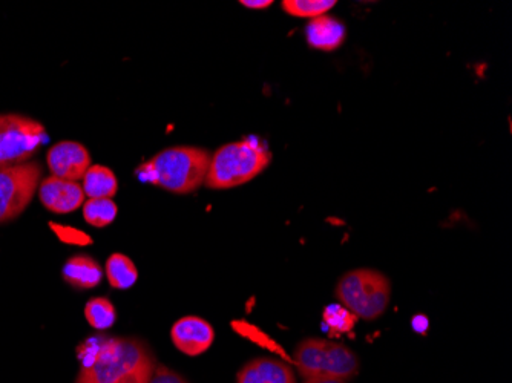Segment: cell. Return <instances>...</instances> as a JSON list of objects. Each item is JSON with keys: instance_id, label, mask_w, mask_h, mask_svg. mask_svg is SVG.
Instances as JSON below:
<instances>
[{"instance_id": "1", "label": "cell", "mask_w": 512, "mask_h": 383, "mask_svg": "<svg viewBox=\"0 0 512 383\" xmlns=\"http://www.w3.org/2000/svg\"><path fill=\"white\" fill-rule=\"evenodd\" d=\"M83 348L79 377L91 383H148L157 368L151 348L135 338H99Z\"/></svg>"}, {"instance_id": "2", "label": "cell", "mask_w": 512, "mask_h": 383, "mask_svg": "<svg viewBox=\"0 0 512 383\" xmlns=\"http://www.w3.org/2000/svg\"><path fill=\"white\" fill-rule=\"evenodd\" d=\"M211 155L206 149L194 146H175L158 152L138 167L143 181L168 190L172 194H192L206 181Z\"/></svg>"}, {"instance_id": "3", "label": "cell", "mask_w": 512, "mask_h": 383, "mask_svg": "<svg viewBox=\"0 0 512 383\" xmlns=\"http://www.w3.org/2000/svg\"><path fill=\"white\" fill-rule=\"evenodd\" d=\"M270 161L272 154L260 140L234 141L212 155L204 184L214 190L243 186L263 174Z\"/></svg>"}, {"instance_id": "4", "label": "cell", "mask_w": 512, "mask_h": 383, "mask_svg": "<svg viewBox=\"0 0 512 383\" xmlns=\"http://www.w3.org/2000/svg\"><path fill=\"white\" fill-rule=\"evenodd\" d=\"M335 295L342 307L356 318L375 321L390 304V279L378 270H352L339 279Z\"/></svg>"}, {"instance_id": "5", "label": "cell", "mask_w": 512, "mask_h": 383, "mask_svg": "<svg viewBox=\"0 0 512 383\" xmlns=\"http://www.w3.org/2000/svg\"><path fill=\"white\" fill-rule=\"evenodd\" d=\"M295 365L304 379H353L359 373V359L350 348L325 339L309 338L299 342Z\"/></svg>"}, {"instance_id": "6", "label": "cell", "mask_w": 512, "mask_h": 383, "mask_svg": "<svg viewBox=\"0 0 512 383\" xmlns=\"http://www.w3.org/2000/svg\"><path fill=\"white\" fill-rule=\"evenodd\" d=\"M48 140L45 126L20 114L0 115V169L28 163Z\"/></svg>"}, {"instance_id": "7", "label": "cell", "mask_w": 512, "mask_h": 383, "mask_svg": "<svg viewBox=\"0 0 512 383\" xmlns=\"http://www.w3.org/2000/svg\"><path fill=\"white\" fill-rule=\"evenodd\" d=\"M42 166L34 161L0 169V224L20 217L39 189Z\"/></svg>"}, {"instance_id": "8", "label": "cell", "mask_w": 512, "mask_h": 383, "mask_svg": "<svg viewBox=\"0 0 512 383\" xmlns=\"http://www.w3.org/2000/svg\"><path fill=\"white\" fill-rule=\"evenodd\" d=\"M46 163L53 177L62 180H83L86 171L92 166L91 155L85 146L77 141H60L46 155Z\"/></svg>"}, {"instance_id": "9", "label": "cell", "mask_w": 512, "mask_h": 383, "mask_svg": "<svg viewBox=\"0 0 512 383\" xmlns=\"http://www.w3.org/2000/svg\"><path fill=\"white\" fill-rule=\"evenodd\" d=\"M85 192L79 181L62 180V178L46 177L39 184L40 203L45 209L57 215L76 212L85 204Z\"/></svg>"}, {"instance_id": "10", "label": "cell", "mask_w": 512, "mask_h": 383, "mask_svg": "<svg viewBox=\"0 0 512 383\" xmlns=\"http://www.w3.org/2000/svg\"><path fill=\"white\" fill-rule=\"evenodd\" d=\"M172 342L177 350L188 356H200L214 344L215 331L209 322L198 316L178 319L171 330Z\"/></svg>"}, {"instance_id": "11", "label": "cell", "mask_w": 512, "mask_h": 383, "mask_svg": "<svg viewBox=\"0 0 512 383\" xmlns=\"http://www.w3.org/2000/svg\"><path fill=\"white\" fill-rule=\"evenodd\" d=\"M237 383H296V379L289 365L270 357H260L241 368Z\"/></svg>"}, {"instance_id": "12", "label": "cell", "mask_w": 512, "mask_h": 383, "mask_svg": "<svg viewBox=\"0 0 512 383\" xmlns=\"http://www.w3.org/2000/svg\"><path fill=\"white\" fill-rule=\"evenodd\" d=\"M307 43L315 50L330 51L338 50L345 40V27L341 20L335 17L324 16L312 19L306 28Z\"/></svg>"}, {"instance_id": "13", "label": "cell", "mask_w": 512, "mask_h": 383, "mask_svg": "<svg viewBox=\"0 0 512 383\" xmlns=\"http://www.w3.org/2000/svg\"><path fill=\"white\" fill-rule=\"evenodd\" d=\"M63 279L74 289H94L102 282L103 270L96 259L88 255H76L66 261Z\"/></svg>"}, {"instance_id": "14", "label": "cell", "mask_w": 512, "mask_h": 383, "mask_svg": "<svg viewBox=\"0 0 512 383\" xmlns=\"http://www.w3.org/2000/svg\"><path fill=\"white\" fill-rule=\"evenodd\" d=\"M82 186L83 192L86 197H89V200H97V198L112 200L119 190V181L109 167L92 164L83 177Z\"/></svg>"}, {"instance_id": "15", "label": "cell", "mask_w": 512, "mask_h": 383, "mask_svg": "<svg viewBox=\"0 0 512 383\" xmlns=\"http://www.w3.org/2000/svg\"><path fill=\"white\" fill-rule=\"evenodd\" d=\"M106 278L114 289H131L138 279L137 267L128 256L114 253L106 261Z\"/></svg>"}, {"instance_id": "16", "label": "cell", "mask_w": 512, "mask_h": 383, "mask_svg": "<svg viewBox=\"0 0 512 383\" xmlns=\"http://www.w3.org/2000/svg\"><path fill=\"white\" fill-rule=\"evenodd\" d=\"M117 204L109 198L88 200L83 204V218L92 227H106L117 217Z\"/></svg>"}, {"instance_id": "17", "label": "cell", "mask_w": 512, "mask_h": 383, "mask_svg": "<svg viewBox=\"0 0 512 383\" xmlns=\"http://www.w3.org/2000/svg\"><path fill=\"white\" fill-rule=\"evenodd\" d=\"M85 318L92 328L96 330H108L114 325L117 313L112 302L106 298H92L86 304Z\"/></svg>"}, {"instance_id": "18", "label": "cell", "mask_w": 512, "mask_h": 383, "mask_svg": "<svg viewBox=\"0 0 512 383\" xmlns=\"http://www.w3.org/2000/svg\"><path fill=\"white\" fill-rule=\"evenodd\" d=\"M335 5L336 0H284L283 10L293 17L316 19V17L324 16Z\"/></svg>"}, {"instance_id": "19", "label": "cell", "mask_w": 512, "mask_h": 383, "mask_svg": "<svg viewBox=\"0 0 512 383\" xmlns=\"http://www.w3.org/2000/svg\"><path fill=\"white\" fill-rule=\"evenodd\" d=\"M355 318L356 316L352 315L347 308L338 307V305L325 308V322L330 325V328H332V331H335V333H342V331L350 330V328L353 327V321H355Z\"/></svg>"}, {"instance_id": "20", "label": "cell", "mask_w": 512, "mask_h": 383, "mask_svg": "<svg viewBox=\"0 0 512 383\" xmlns=\"http://www.w3.org/2000/svg\"><path fill=\"white\" fill-rule=\"evenodd\" d=\"M54 232L57 233L62 241L68 244H76V246H89L92 243V239L89 235L83 233L82 230L74 229V227L59 226V224H53Z\"/></svg>"}, {"instance_id": "21", "label": "cell", "mask_w": 512, "mask_h": 383, "mask_svg": "<svg viewBox=\"0 0 512 383\" xmlns=\"http://www.w3.org/2000/svg\"><path fill=\"white\" fill-rule=\"evenodd\" d=\"M148 383H188L180 374L175 371L169 370L165 365H157L154 374Z\"/></svg>"}, {"instance_id": "22", "label": "cell", "mask_w": 512, "mask_h": 383, "mask_svg": "<svg viewBox=\"0 0 512 383\" xmlns=\"http://www.w3.org/2000/svg\"><path fill=\"white\" fill-rule=\"evenodd\" d=\"M243 7L252 8V10H264L273 4L272 0H241Z\"/></svg>"}, {"instance_id": "23", "label": "cell", "mask_w": 512, "mask_h": 383, "mask_svg": "<svg viewBox=\"0 0 512 383\" xmlns=\"http://www.w3.org/2000/svg\"><path fill=\"white\" fill-rule=\"evenodd\" d=\"M304 383H347L344 380L338 379H325V377H313V379H306Z\"/></svg>"}, {"instance_id": "24", "label": "cell", "mask_w": 512, "mask_h": 383, "mask_svg": "<svg viewBox=\"0 0 512 383\" xmlns=\"http://www.w3.org/2000/svg\"><path fill=\"white\" fill-rule=\"evenodd\" d=\"M76 383H91V382H88V380L82 379V377H77Z\"/></svg>"}]
</instances>
